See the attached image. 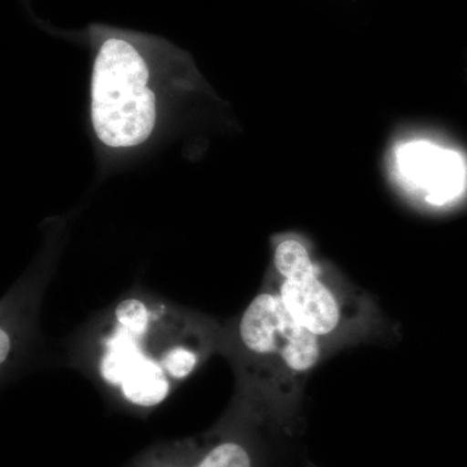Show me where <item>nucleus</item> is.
I'll list each match as a JSON object with an SVG mask.
<instances>
[{
  "label": "nucleus",
  "instance_id": "f257e3e1",
  "mask_svg": "<svg viewBox=\"0 0 467 467\" xmlns=\"http://www.w3.org/2000/svg\"><path fill=\"white\" fill-rule=\"evenodd\" d=\"M236 343L260 400L288 427L304 384L330 350L297 324L275 288L252 299L236 324Z\"/></svg>",
  "mask_w": 467,
  "mask_h": 467
},
{
  "label": "nucleus",
  "instance_id": "20e7f679",
  "mask_svg": "<svg viewBox=\"0 0 467 467\" xmlns=\"http://www.w3.org/2000/svg\"><path fill=\"white\" fill-rule=\"evenodd\" d=\"M149 334L133 333L115 322L103 339L99 356L101 379L119 389L126 402L144 409L167 400L173 383L144 346Z\"/></svg>",
  "mask_w": 467,
  "mask_h": 467
},
{
  "label": "nucleus",
  "instance_id": "423d86ee",
  "mask_svg": "<svg viewBox=\"0 0 467 467\" xmlns=\"http://www.w3.org/2000/svg\"><path fill=\"white\" fill-rule=\"evenodd\" d=\"M259 451L245 435L227 432L193 448H175L146 467H259Z\"/></svg>",
  "mask_w": 467,
  "mask_h": 467
},
{
  "label": "nucleus",
  "instance_id": "7ed1b4c3",
  "mask_svg": "<svg viewBox=\"0 0 467 467\" xmlns=\"http://www.w3.org/2000/svg\"><path fill=\"white\" fill-rule=\"evenodd\" d=\"M140 51L126 39L107 38L95 58L92 124L109 147H133L149 140L156 121V99Z\"/></svg>",
  "mask_w": 467,
  "mask_h": 467
},
{
  "label": "nucleus",
  "instance_id": "f03ea898",
  "mask_svg": "<svg viewBox=\"0 0 467 467\" xmlns=\"http://www.w3.org/2000/svg\"><path fill=\"white\" fill-rule=\"evenodd\" d=\"M273 264V288L285 308L330 353L373 333L377 312L370 299L328 275L297 236L276 242Z\"/></svg>",
  "mask_w": 467,
  "mask_h": 467
},
{
  "label": "nucleus",
  "instance_id": "0eeeda50",
  "mask_svg": "<svg viewBox=\"0 0 467 467\" xmlns=\"http://www.w3.org/2000/svg\"><path fill=\"white\" fill-rule=\"evenodd\" d=\"M158 361L171 382H182L201 364V353L189 343H169L160 350Z\"/></svg>",
  "mask_w": 467,
  "mask_h": 467
},
{
  "label": "nucleus",
  "instance_id": "39448f33",
  "mask_svg": "<svg viewBox=\"0 0 467 467\" xmlns=\"http://www.w3.org/2000/svg\"><path fill=\"white\" fill-rule=\"evenodd\" d=\"M402 187L432 207H444L465 192L466 165L460 153L427 140H410L393 152Z\"/></svg>",
  "mask_w": 467,
  "mask_h": 467
},
{
  "label": "nucleus",
  "instance_id": "6e6552de",
  "mask_svg": "<svg viewBox=\"0 0 467 467\" xmlns=\"http://www.w3.org/2000/svg\"><path fill=\"white\" fill-rule=\"evenodd\" d=\"M11 337H9L8 331L5 327L0 330V362L5 365L11 353Z\"/></svg>",
  "mask_w": 467,
  "mask_h": 467
}]
</instances>
